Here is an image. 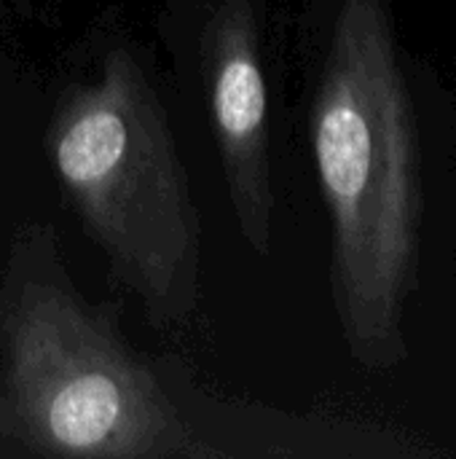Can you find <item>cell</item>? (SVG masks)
Listing matches in <instances>:
<instances>
[{
	"label": "cell",
	"instance_id": "1",
	"mask_svg": "<svg viewBox=\"0 0 456 459\" xmlns=\"http://www.w3.org/2000/svg\"><path fill=\"white\" fill-rule=\"evenodd\" d=\"M309 143L331 218V293L344 344L368 371L409 360L425 288L443 89L406 46L392 0H320Z\"/></svg>",
	"mask_w": 456,
	"mask_h": 459
},
{
	"label": "cell",
	"instance_id": "2",
	"mask_svg": "<svg viewBox=\"0 0 456 459\" xmlns=\"http://www.w3.org/2000/svg\"><path fill=\"white\" fill-rule=\"evenodd\" d=\"M0 293V441L75 459L220 457L65 277L51 231L27 234Z\"/></svg>",
	"mask_w": 456,
	"mask_h": 459
},
{
	"label": "cell",
	"instance_id": "3",
	"mask_svg": "<svg viewBox=\"0 0 456 459\" xmlns=\"http://www.w3.org/2000/svg\"><path fill=\"white\" fill-rule=\"evenodd\" d=\"M46 145L113 277L156 328H183L199 296L202 218L159 91L129 48H110L99 78L62 100Z\"/></svg>",
	"mask_w": 456,
	"mask_h": 459
},
{
	"label": "cell",
	"instance_id": "4",
	"mask_svg": "<svg viewBox=\"0 0 456 459\" xmlns=\"http://www.w3.org/2000/svg\"><path fill=\"white\" fill-rule=\"evenodd\" d=\"M202 70L212 134L242 239L271 250L274 186L269 81L261 11L253 0H220L202 30Z\"/></svg>",
	"mask_w": 456,
	"mask_h": 459
}]
</instances>
